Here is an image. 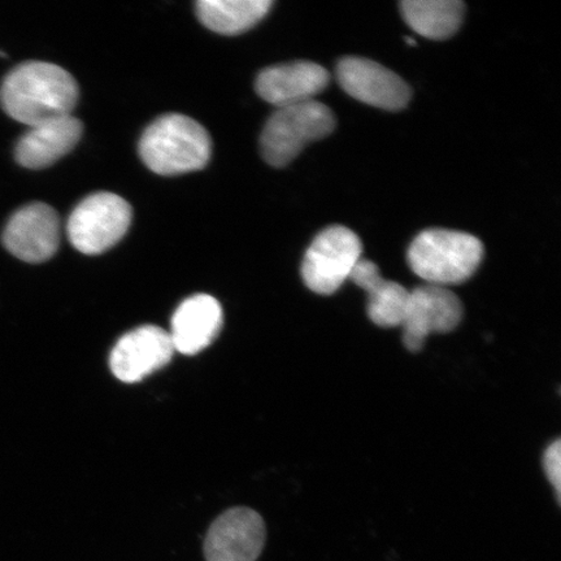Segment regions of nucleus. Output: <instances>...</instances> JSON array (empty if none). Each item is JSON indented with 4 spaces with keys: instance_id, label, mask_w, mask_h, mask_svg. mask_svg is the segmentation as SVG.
I'll list each match as a JSON object with an SVG mask.
<instances>
[{
    "instance_id": "obj_1",
    "label": "nucleus",
    "mask_w": 561,
    "mask_h": 561,
    "mask_svg": "<svg viewBox=\"0 0 561 561\" xmlns=\"http://www.w3.org/2000/svg\"><path fill=\"white\" fill-rule=\"evenodd\" d=\"M80 89L65 68L25 61L4 77L0 104L13 121L32 126L72 116Z\"/></svg>"
},
{
    "instance_id": "obj_2",
    "label": "nucleus",
    "mask_w": 561,
    "mask_h": 561,
    "mask_svg": "<svg viewBox=\"0 0 561 561\" xmlns=\"http://www.w3.org/2000/svg\"><path fill=\"white\" fill-rule=\"evenodd\" d=\"M138 152L145 165L160 175L201 171L213 153L209 133L194 118L168 114L147 126Z\"/></svg>"
},
{
    "instance_id": "obj_3",
    "label": "nucleus",
    "mask_w": 561,
    "mask_h": 561,
    "mask_svg": "<svg viewBox=\"0 0 561 561\" xmlns=\"http://www.w3.org/2000/svg\"><path fill=\"white\" fill-rule=\"evenodd\" d=\"M483 257L479 238L445 229L420 233L407 252V262L427 285L447 287L471 278Z\"/></svg>"
},
{
    "instance_id": "obj_4",
    "label": "nucleus",
    "mask_w": 561,
    "mask_h": 561,
    "mask_svg": "<svg viewBox=\"0 0 561 561\" xmlns=\"http://www.w3.org/2000/svg\"><path fill=\"white\" fill-rule=\"evenodd\" d=\"M334 128L332 110L318 101L277 108L262 131V156L272 167H286L308 144L328 137Z\"/></svg>"
},
{
    "instance_id": "obj_5",
    "label": "nucleus",
    "mask_w": 561,
    "mask_h": 561,
    "mask_svg": "<svg viewBox=\"0 0 561 561\" xmlns=\"http://www.w3.org/2000/svg\"><path fill=\"white\" fill-rule=\"evenodd\" d=\"M131 217V207L122 196L104 192L91 194L70 214L68 240L82 254L101 255L128 233Z\"/></svg>"
},
{
    "instance_id": "obj_6",
    "label": "nucleus",
    "mask_w": 561,
    "mask_h": 561,
    "mask_svg": "<svg viewBox=\"0 0 561 561\" xmlns=\"http://www.w3.org/2000/svg\"><path fill=\"white\" fill-rule=\"evenodd\" d=\"M360 238L346 227L333 226L321 231L306 251L301 278L319 296H332L350 279L362 259Z\"/></svg>"
},
{
    "instance_id": "obj_7",
    "label": "nucleus",
    "mask_w": 561,
    "mask_h": 561,
    "mask_svg": "<svg viewBox=\"0 0 561 561\" xmlns=\"http://www.w3.org/2000/svg\"><path fill=\"white\" fill-rule=\"evenodd\" d=\"M465 308L455 293L436 285L419 286L410 291L403 320V343L411 353L424 347L427 336L450 333L459 327Z\"/></svg>"
},
{
    "instance_id": "obj_8",
    "label": "nucleus",
    "mask_w": 561,
    "mask_h": 561,
    "mask_svg": "<svg viewBox=\"0 0 561 561\" xmlns=\"http://www.w3.org/2000/svg\"><path fill=\"white\" fill-rule=\"evenodd\" d=\"M61 224L58 213L46 203L35 202L11 216L3 230L7 251L25 263L50 261L59 250Z\"/></svg>"
},
{
    "instance_id": "obj_9",
    "label": "nucleus",
    "mask_w": 561,
    "mask_h": 561,
    "mask_svg": "<svg viewBox=\"0 0 561 561\" xmlns=\"http://www.w3.org/2000/svg\"><path fill=\"white\" fill-rule=\"evenodd\" d=\"M266 541V526L256 511L234 507L209 526L203 552L206 561H256Z\"/></svg>"
},
{
    "instance_id": "obj_10",
    "label": "nucleus",
    "mask_w": 561,
    "mask_h": 561,
    "mask_svg": "<svg viewBox=\"0 0 561 561\" xmlns=\"http://www.w3.org/2000/svg\"><path fill=\"white\" fill-rule=\"evenodd\" d=\"M340 87L354 100L386 111L403 110L411 89L392 70L374 60L348 56L336 66Z\"/></svg>"
},
{
    "instance_id": "obj_11",
    "label": "nucleus",
    "mask_w": 561,
    "mask_h": 561,
    "mask_svg": "<svg viewBox=\"0 0 561 561\" xmlns=\"http://www.w3.org/2000/svg\"><path fill=\"white\" fill-rule=\"evenodd\" d=\"M174 353L170 333L164 329L139 327L117 341L110 355V368L118 380L135 383L164 368Z\"/></svg>"
},
{
    "instance_id": "obj_12",
    "label": "nucleus",
    "mask_w": 561,
    "mask_h": 561,
    "mask_svg": "<svg viewBox=\"0 0 561 561\" xmlns=\"http://www.w3.org/2000/svg\"><path fill=\"white\" fill-rule=\"evenodd\" d=\"M331 82L324 67L312 61L268 67L257 75L255 90L265 102L277 108L314 101Z\"/></svg>"
},
{
    "instance_id": "obj_13",
    "label": "nucleus",
    "mask_w": 561,
    "mask_h": 561,
    "mask_svg": "<svg viewBox=\"0 0 561 561\" xmlns=\"http://www.w3.org/2000/svg\"><path fill=\"white\" fill-rule=\"evenodd\" d=\"M82 131V123L73 115L32 126L19 139L15 159L27 170H45L75 149Z\"/></svg>"
},
{
    "instance_id": "obj_14",
    "label": "nucleus",
    "mask_w": 561,
    "mask_h": 561,
    "mask_svg": "<svg viewBox=\"0 0 561 561\" xmlns=\"http://www.w3.org/2000/svg\"><path fill=\"white\" fill-rule=\"evenodd\" d=\"M222 327V308L207 294L182 301L171 321V341L180 354L195 355L207 348L219 335Z\"/></svg>"
},
{
    "instance_id": "obj_15",
    "label": "nucleus",
    "mask_w": 561,
    "mask_h": 561,
    "mask_svg": "<svg viewBox=\"0 0 561 561\" xmlns=\"http://www.w3.org/2000/svg\"><path fill=\"white\" fill-rule=\"evenodd\" d=\"M350 280L367 291V313L375 325L383 329L402 327L410 290L396 280L382 278L380 268L363 257L351 273Z\"/></svg>"
},
{
    "instance_id": "obj_16",
    "label": "nucleus",
    "mask_w": 561,
    "mask_h": 561,
    "mask_svg": "<svg viewBox=\"0 0 561 561\" xmlns=\"http://www.w3.org/2000/svg\"><path fill=\"white\" fill-rule=\"evenodd\" d=\"M272 5V0H201L196 15L215 33L237 35L261 23Z\"/></svg>"
},
{
    "instance_id": "obj_17",
    "label": "nucleus",
    "mask_w": 561,
    "mask_h": 561,
    "mask_svg": "<svg viewBox=\"0 0 561 561\" xmlns=\"http://www.w3.org/2000/svg\"><path fill=\"white\" fill-rule=\"evenodd\" d=\"M402 16L421 37L442 41L453 37L465 19L460 0H404Z\"/></svg>"
},
{
    "instance_id": "obj_18",
    "label": "nucleus",
    "mask_w": 561,
    "mask_h": 561,
    "mask_svg": "<svg viewBox=\"0 0 561 561\" xmlns=\"http://www.w3.org/2000/svg\"><path fill=\"white\" fill-rule=\"evenodd\" d=\"M543 468L553 490H556L558 502L561 497V440L552 442L543 454Z\"/></svg>"
},
{
    "instance_id": "obj_19",
    "label": "nucleus",
    "mask_w": 561,
    "mask_h": 561,
    "mask_svg": "<svg viewBox=\"0 0 561 561\" xmlns=\"http://www.w3.org/2000/svg\"><path fill=\"white\" fill-rule=\"evenodd\" d=\"M405 44L409 45V46H416V41L411 38V37H407L405 38Z\"/></svg>"
},
{
    "instance_id": "obj_20",
    "label": "nucleus",
    "mask_w": 561,
    "mask_h": 561,
    "mask_svg": "<svg viewBox=\"0 0 561 561\" xmlns=\"http://www.w3.org/2000/svg\"><path fill=\"white\" fill-rule=\"evenodd\" d=\"M0 56H2V58H7V55L3 51H0Z\"/></svg>"
}]
</instances>
